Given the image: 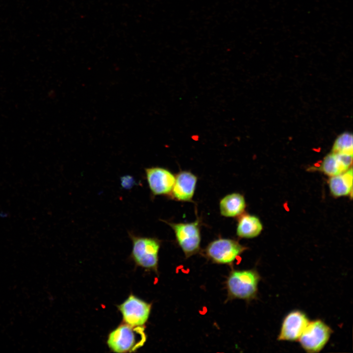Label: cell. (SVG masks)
<instances>
[{"label": "cell", "mask_w": 353, "mask_h": 353, "mask_svg": "<svg viewBox=\"0 0 353 353\" xmlns=\"http://www.w3.org/2000/svg\"><path fill=\"white\" fill-rule=\"evenodd\" d=\"M117 307L123 323L133 327L144 326L150 315L151 303L130 294Z\"/></svg>", "instance_id": "obj_7"}, {"label": "cell", "mask_w": 353, "mask_h": 353, "mask_svg": "<svg viewBox=\"0 0 353 353\" xmlns=\"http://www.w3.org/2000/svg\"><path fill=\"white\" fill-rule=\"evenodd\" d=\"M164 222L173 229L176 242L186 258L199 252L201 240L199 220L187 223Z\"/></svg>", "instance_id": "obj_5"}, {"label": "cell", "mask_w": 353, "mask_h": 353, "mask_svg": "<svg viewBox=\"0 0 353 353\" xmlns=\"http://www.w3.org/2000/svg\"><path fill=\"white\" fill-rule=\"evenodd\" d=\"M221 214L226 217H235L242 214L246 207L244 196L233 193L223 197L220 202Z\"/></svg>", "instance_id": "obj_12"}, {"label": "cell", "mask_w": 353, "mask_h": 353, "mask_svg": "<svg viewBox=\"0 0 353 353\" xmlns=\"http://www.w3.org/2000/svg\"><path fill=\"white\" fill-rule=\"evenodd\" d=\"M332 332L330 327L317 319L309 321L298 340L306 352L318 353L327 344Z\"/></svg>", "instance_id": "obj_6"}, {"label": "cell", "mask_w": 353, "mask_h": 353, "mask_svg": "<svg viewBox=\"0 0 353 353\" xmlns=\"http://www.w3.org/2000/svg\"><path fill=\"white\" fill-rule=\"evenodd\" d=\"M128 234L132 243L130 256L135 264L157 273L160 241L154 237L137 235L132 232Z\"/></svg>", "instance_id": "obj_3"}, {"label": "cell", "mask_w": 353, "mask_h": 353, "mask_svg": "<svg viewBox=\"0 0 353 353\" xmlns=\"http://www.w3.org/2000/svg\"><path fill=\"white\" fill-rule=\"evenodd\" d=\"M197 182V177L190 172H179L175 176L174 184L170 196L178 201H192Z\"/></svg>", "instance_id": "obj_10"}, {"label": "cell", "mask_w": 353, "mask_h": 353, "mask_svg": "<svg viewBox=\"0 0 353 353\" xmlns=\"http://www.w3.org/2000/svg\"><path fill=\"white\" fill-rule=\"evenodd\" d=\"M352 160L353 154L331 152L325 157L320 170L329 176H337L350 169Z\"/></svg>", "instance_id": "obj_11"}, {"label": "cell", "mask_w": 353, "mask_h": 353, "mask_svg": "<svg viewBox=\"0 0 353 353\" xmlns=\"http://www.w3.org/2000/svg\"><path fill=\"white\" fill-rule=\"evenodd\" d=\"M247 249L238 241L228 238H219L211 242L204 251L205 256L213 263L231 264Z\"/></svg>", "instance_id": "obj_4"}, {"label": "cell", "mask_w": 353, "mask_h": 353, "mask_svg": "<svg viewBox=\"0 0 353 353\" xmlns=\"http://www.w3.org/2000/svg\"><path fill=\"white\" fill-rule=\"evenodd\" d=\"M120 181L122 187L126 189H129L137 184L133 177L129 175L121 177Z\"/></svg>", "instance_id": "obj_16"}, {"label": "cell", "mask_w": 353, "mask_h": 353, "mask_svg": "<svg viewBox=\"0 0 353 353\" xmlns=\"http://www.w3.org/2000/svg\"><path fill=\"white\" fill-rule=\"evenodd\" d=\"M146 339L144 326L133 327L123 322L109 333L107 344L113 352L131 353L143 346Z\"/></svg>", "instance_id": "obj_2"}, {"label": "cell", "mask_w": 353, "mask_h": 353, "mask_svg": "<svg viewBox=\"0 0 353 353\" xmlns=\"http://www.w3.org/2000/svg\"><path fill=\"white\" fill-rule=\"evenodd\" d=\"M331 152L353 154V135L349 132L340 134L335 140Z\"/></svg>", "instance_id": "obj_15"}, {"label": "cell", "mask_w": 353, "mask_h": 353, "mask_svg": "<svg viewBox=\"0 0 353 353\" xmlns=\"http://www.w3.org/2000/svg\"><path fill=\"white\" fill-rule=\"evenodd\" d=\"M262 229V223L258 217L244 214L238 221L236 234L240 238H252L257 236Z\"/></svg>", "instance_id": "obj_13"}, {"label": "cell", "mask_w": 353, "mask_h": 353, "mask_svg": "<svg viewBox=\"0 0 353 353\" xmlns=\"http://www.w3.org/2000/svg\"><path fill=\"white\" fill-rule=\"evenodd\" d=\"M145 171L146 178L153 196L170 194L175 176L170 171L156 166L146 168Z\"/></svg>", "instance_id": "obj_8"}, {"label": "cell", "mask_w": 353, "mask_h": 353, "mask_svg": "<svg viewBox=\"0 0 353 353\" xmlns=\"http://www.w3.org/2000/svg\"><path fill=\"white\" fill-rule=\"evenodd\" d=\"M329 186L331 194L335 197L345 196L352 193L353 187V169L333 176L329 180Z\"/></svg>", "instance_id": "obj_14"}, {"label": "cell", "mask_w": 353, "mask_h": 353, "mask_svg": "<svg viewBox=\"0 0 353 353\" xmlns=\"http://www.w3.org/2000/svg\"><path fill=\"white\" fill-rule=\"evenodd\" d=\"M8 216V214L5 212L0 211V217L5 218Z\"/></svg>", "instance_id": "obj_17"}, {"label": "cell", "mask_w": 353, "mask_h": 353, "mask_svg": "<svg viewBox=\"0 0 353 353\" xmlns=\"http://www.w3.org/2000/svg\"><path fill=\"white\" fill-rule=\"evenodd\" d=\"M309 322L308 317L303 311L295 310L290 312L283 320L277 340H298Z\"/></svg>", "instance_id": "obj_9"}, {"label": "cell", "mask_w": 353, "mask_h": 353, "mask_svg": "<svg viewBox=\"0 0 353 353\" xmlns=\"http://www.w3.org/2000/svg\"><path fill=\"white\" fill-rule=\"evenodd\" d=\"M261 278L255 269L232 270L226 282L227 300L240 299L249 302L256 299Z\"/></svg>", "instance_id": "obj_1"}]
</instances>
